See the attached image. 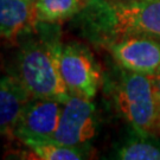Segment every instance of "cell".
Wrapping results in <instances>:
<instances>
[{"mask_svg": "<svg viewBox=\"0 0 160 160\" xmlns=\"http://www.w3.org/2000/svg\"><path fill=\"white\" fill-rule=\"evenodd\" d=\"M74 19L82 36L96 45L134 36L160 39V0H84Z\"/></svg>", "mask_w": 160, "mask_h": 160, "instance_id": "6da1fadb", "label": "cell"}, {"mask_svg": "<svg viewBox=\"0 0 160 160\" xmlns=\"http://www.w3.org/2000/svg\"><path fill=\"white\" fill-rule=\"evenodd\" d=\"M62 46L59 24L38 23L24 37L12 74L32 97L64 103L71 96L59 68Z\"/></svg>", "mask_w": 160, "mask_h": 160, "instance_id": "7a4b0ae2", "label": "cell"}, {"mask_svg": "<svg viewBox=\"0 0 160 160\" xmlns=\"http://www.w3.org/2000/svg\"><path fill=\"white\" fill-rule=\"evenodd\" d=\"M112 89L116 107L133 129L157 135L160 132L159 101L151 76L119 67Z\"/></svg>", "mask_w": 160, "mask_h": 160, "instance_id": "3957f363", "label": "cell"}, {"mask_svg": "<svg viewBox=\"0 0 160 160\" xmlns=\"http://www.w3.org/2000/svg\"><path fill=\"white\" fill-rule=\"evenodd\" d=\"M59 68L71 95L92 100L101 83V70L90 50L80 43L63 44Z\"/></svg>", "mask_w": 160, "mask_h": 160, "instance_id": "277c9868", "label": "cell"}, {"mask_svg": "<svg viewBox=\"0 0 160 160\" xmlns=\"http://www.w3.org/2000/svg\"><path fill=\"white\" fill-rule=\"evenodd\" d=\"M97 115L95 104L86 97L71 95L63 103L55 141L83 148L96 135Z\"/></svg>", "mask_w": 160, "mask_h": 160, "instance_id": "5b68a950", "label": "cell"}, {"mask_svg": "<svg viewBox=\"0 0 160 160\" xmlns=\"http://www.w3.org/2000/svg\"><path fill=\"white\" fill-rule=\"evenodd\" d=\"M119 67L154 76L160 72V42L147 36L126 37L104 46Z\"/></svg>", "mask_w": 160, "mask_h": 160, "instance_id": "8992f818", "label": "cell"}, {"mask_svg": "<svg viewBox=\"0 0 160 160\" xmlns=\"http://www.w3.org/2000/svg\"><path fill=\"white\" fill-rule=\"evenodd\" d=\"M63 103L32 97L18 121L13 137L23 143L52 140L57 131Z\"/></svg>", "mask_w": 160, "mask_h": 160, "instance_id": "52a82bcc", "label": "cell"}, {"mask_svg": "<svg viewBox=\"0 0 160 160\" xmlns=\"http://www.w3.org/2000/svg\"><path fill=\"white\" fill-rule=\"evenodd\" d=\"M34 1L0 0V32L7 42H17L38 25Z\"/></svg>", "mask_w": 160, "mask_h": 160, "instance_id": "ba28073f", "label": "cell"}, {"mask_svg": "<svg viewBox=\"0 0 160 160\" xmlns=\"http://www.w3.org/2000/svg\"><path fill=\"white\" fill-rule=\"evenodd\" d=\"M32 98L30 92L13 74L2 76L0 82V131L13 137L18 121Z\"/></svg>", "mask_w": 160, "mask_h": 160, "instance_id": "9c48e42d", "label": "cell"}, {"mask_svg": "<svg viewBox=\"0 0 160 160\" xmlns=\"http://www.w3.org/2000/svg\"><path fill=\"white\" fill-rule=\"evenodd\" d=\"M115 159L160 160V140L155 134L134 131L129 138L116 147Z\"/></svg>", "mask_w": 160, "mask_h": 160, "instance_id": "30bf717a", "label": "cell"}, {"mask_svg": "<svg viewBox=\"0 0 160 160\" xmlns=\"http://www.w3.org/2000/svg\"><path fill=\"white\" fill-rule=\"evenodd\" d=\"M83 5L84 0H36V17L39 23L61 24L74 19Z\"/></svg>", "mask_w": 160, "mask_h": 160, "instance_id": "8fae6325", "label": "cell"}, {"mask_svg": "<svg viewBox=\"0 0 160 160\" xmlns=\"http://www.w3.org/2000/svg\"><path fill=\"white\" fill-rule=\"evenodd\" d=\"M34 159L42 160H81L86 159V152L83 148L68 146L55 140H42V141H28L24 143Z\"/></svg>", "mask_w": 160, "mask_h": 160, "instance_id": "7c38bea8", "label": "cell"}, {"mask_svg": "<svg viewBox=\"0 0 160 160\" xmlns=\"http://www.w3.org/2000/svg\"><path fill=\"white\" fill-rule=\"evenodd\" d=\"M151 80H152V83H153L155 96H157V98H158V101L160 103V72L154 75V76H151Z\"/></svg>", "mask_w": 160, "mask_h": 160, "instance_id": "4fadbf2b", "label": "cell"}, {"mask_svg": "<svg viewBox=\"0 0 160 160\" xmlns=\"http://www.w3.org/2000/svg\"><path fill=\"white\" fill-rule=\"evenodd\" d=\"M159 121H160V103H159Z\"/></svg>", "mask_w": 160, "mask_h": 160, "instance_id": "5bb4252c", "label": "cell"}, {"mask_svg": "<svg viewBox=\"0 0 160 160\" xmlns=\"http://www.w3.org/2000/svg\"><path fill=\"white\" fill-rule=\"evenodd\" d=\"M31 1H36V0H31Z\"/></svg>", "mask_w": 160, "mask_h": 160, "instance_id": "9a60e30c", "label": "cell"}]
</instances>
